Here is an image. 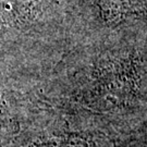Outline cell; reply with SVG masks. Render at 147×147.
<instances>
[{"mask_svg": "<svg viewBox=\"0 0 147 147\" xmlns=\"http://www.w3.org/2000/svg\"><path fill=\"white\" fill-rule=\"evenodd\" d=\"M38 0H0V25L16 26L26 23Z\"/></svg>", "mask_w": 147, "mask_h": 147, "instance_id": "obj_1", "label": "cell"}, {"mask_svg": "<svg viewBox=\"0 0 147 147\" xmlns=\"http://www.w3.org/2000/svg\"><path fill=\"white\" fill-rule=\"evenodd\" d=\"M118 147H147V131L121 143Z\"/></svg>", "mask_w": 147, "mask_h": 147, "instance_id": "obj_2", "label": "cell"}]
</instances>
